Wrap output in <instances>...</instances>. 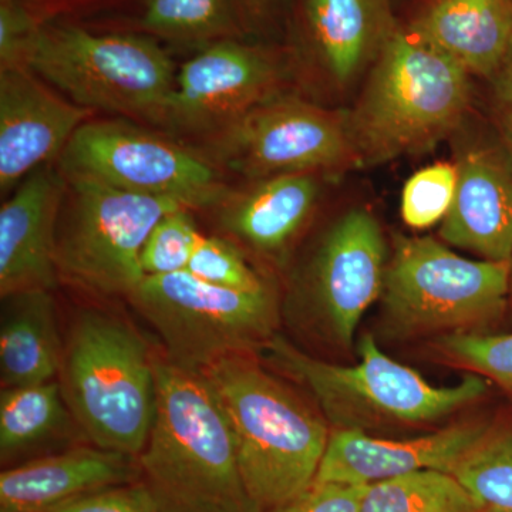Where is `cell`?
<instances>
[{
    "label": "cell",
    "instance_id": "obj_2",
    "mask_svg": "<svg viewBox=\"0 0 512 512\" xmlns=\"http://www.w3.org/2000/svg\"><path fill=\"white\" fill-rule=\"evenodd\" d=\"M468 77L412 30L397 29L348 114L360 167L423 153L451 136L470 103Z\"/></svg>",
    "mask_w": 512,
    "mask_h": 512
},
{
    "label": "cell",
    "instance_id": "obj_27",
    "mask_svg": "<svg viewBox=\"0 0 512 512\" xmlns=\"http://www.w3.org/2000/svg\"><path fill=\"white\" fill-rule=\"evenodd\" d=\"M457 183L456 163H434L414 173L404 184L400 200L404 224L426 229L443 222L456 197Z\"/></svg>",
    "mask_w": 512,
    "mask_h": 512
},
{
    "label": "cell",
    "instance_id": "obj_30",
    "mask_svg": "<svg viewBox=\"0 0 512 512\" xmlns=\"http://www.w3.org/2000/svg\"><path fill=\"white\" fill-rule=\"evenodd\" d=\"M187 272L208 284L237 291L256 292L268 288L241 251L227 239L218 237L202 235Z\"/></svg>",
    "mask_w": 512,
    "mask_h": 512
},
{
    "label": "cell",
    "instance_id": "obj_11",
    "mask_svg": "<svg viewBox=\"0 0 512 512\" xmlns=\"http://www.w3.org/2000/svg\"><path fill=\"white\" fill-rule=\"evenodd\" d=\"M217 136L224 163L251 180L360 167L348 114L288 94L264 101Z\"/></svg>",
    "mask_w": 512,
    "mask_h": 512
},
{
    "label": "cell",
    "instance_id": "obj_26",
    "mask_svg": "<svg viewBox=\"0 0 512 512\" xmlns=\"http://www.w3.org/2000/svg\"><path fill=\"white\" fill-rule=\"evenodd\" d=\"M450 474L481 512H512L511 431H490Z\"/></svg>",
    "mask_w": 512,
    "mask_h": 512
},
{
    "label": "cell",
    "instance_id": "obj_15",
    "mask_svg": "<svg viewBox=\"0 0 512 512\" xmlns=\"http://www.w3.org/2000/svg\"><path fill=\"white\" fill-rule=\"evenodd\" d=\"M67 180L52 163L37 168L0 208V295L53 291L56 232Z\"/></svg>",
    "mask_w": 512,
    "mask_h": 512
},
{
    "label": "cell",
    "instance_id": "obj_28",
    "mask_svg": "<svg viewBox=\"0 0 512 512\" xmlns=\"http://www.w3.org/2000/svg\"><path fill=\"white\" fill-rule=\"evenodd\" d=\"M437 348L454 365L497 383L512 397V333H450L441 336Z\"/></svg>",
    "mask_w": 512,
    "mask_h": 512
},
{
    "label": "cell",
    "instance_id": "obj_20",
    "mask_svg": "<svg viewBox=\"0 0 512 512\" xmlns=\"http://www.w3.org/2000/svg\"><path fill=\"white\" fill-rule=\"evenodd\" d=\"M407 28L470 76L494 79L512 46V0H426Z\"/></svg>",
    "mask_w": 512,
    "mask_h": 512
},
{
    "label": "cell",
    "instance_id": "obj_8",
    "mask_svg": "<svg viewBox=\"0 0 512 512\" xmlns=\"http://www.w3.org/2000/svg\"><path fill=\"white\" fill-rule=\"evenodd\" d=\"M128 301L156 330L165 357L185 369L204 372L274 338L276 301L269 286L237 291L183 271L144 276Z\"/></svg>",
    "mask_w": 512,
    "mask_h": 512
},
{
    "label": "cell",
    "instance_id": "obj_7",
    "mask_svg": "<svg viewBox=\"0 0 512 512\" xmlns=\"http://www.w3.org/2000/svg\"><path fill=\"white\" fill-rule=\"evenodd\" d=\"M511 262L471 261L434 238L397 237L382 292L400 336L478 332L510 302Z\"/></svg>",
    "mask_w": 512,
    "mask_h": 512
},
{
    "label": "cell",
    "instance_id": "obj_37",
    "mask_svg": "<svg viewBox=\"0 0 512 512\" xmlns=\"http://www.w3.org/2000/svg\"><path fill=\"white\" fill-rule=\"evenodd\" d=\"M510 303L512 308V259H511V274H510Z\"/></svg>",
    "mask_w": 512,
    "mask_h": 512
},
{
    "label": "cell",
    "instance_id": "obj_34",
    "mask_svg": "<svg viewBox=\"0 0 512 512\" xmlns=\"http://www.w3.org/2000/svg\"><path fill=\"white\" fill-rule=\"evenodd\" d=\"M495 100H497L498 119L503 130L512 160V46L507 59L495 74Z\"/></svg>",
    "mask_w": 512,
    "mask_h": 512
},
{
    "label": "cell",
    "instance_id": "obj_5",
    "mask_svg": "<svg viewBox=\"0 0 512 512\" xmlns=\"http://www.w3.org/2000/svg\"><path fill=\"white\" fill-rule=\"evenodd\" d=\"M30 70L77 106L167 126L177 70L156 37L43 23Z\"/></svg>",
    "mask_w": 512,
    "mask_h": 512
},
{
    "label": "cell",
    "instance_id": "obj_3",
    "mask_svg": "<svg viewBox=\"0 0 512 512\" xmlns=\"http://www.w3.org/2000/svg\"><path fill=\"white\" fill-rule=\"evenodd\" d=\"M60 389L84 439L138 457L157 406L156 356L126 320L100 309L74 318L63 345Z\"/></svg>",
    "mask_w": 512,
    "mask_h": 512
},
{
    "label": "cell",
    "instance_id": "obj_10",
    "mask_svg": "<svg viewBox=\"0 0 512 512\" xmlns=\"http://www.w3.org/2000/svg\"><path fill=\"white\" fill-rule=\"evenodd\" d=\"M66 178H84L190 210L220 207L231 192L210 160L120 120H89L57 160Z\"/></svg>",
    "mask_w": 512,
    "mask_h": 512
},
{
    "label": "cell",
    "instance_id": "obj_36",
    "mask_svg": "<svg viewBox=\"0 0 512 512\" xmlns=\"http://www.w3.org/2000/svg\"><path fill=\"white\" fill-rule=\"evenodd\" d=\"M278 12V10H285L293 8L296 0H266Z\"/></svg>",
    "mask_w": 512,
    "mask_h": 512
},
{
    "label": "cell",
    "instance_id": "obj_31",
    "mask_svg": "<svg viewBox=\"0 0 512 512\" xmlns=\"http://www.w3.org/2000/svg\"><path fill=\"white\" fill-rule=\"evenodd\" d=\"M42 25L22 0H0V70L30 69Z\"/></svg>",
    "mask_w": 512,
    "mask_h": 512
},
{
    "label": "cell",
    "instance_id": "obj_22",
    "mask_svg": "<svg viewBox=\"0 0 512 512\" xmlns=\"http://www.w3.org/2000/svg\"><path fill=\"white\" fill-rule=\"evenodd\" d=\"M276 10L266 0H141L134 32L201 47L254 39Z\"/></svg>",
    "mask_w": 512,
    "mask_h": 512
},
{
    "label": "cell",
    "instance_id": "obj_32",
    "mask_svg": "<svg viewBox=\"0 0 512 512\" xmlns=\"http://www.w3.org/2000/svg\"><path fill=\"white\" fill-rule=\"evenodd\" d=\"M47 512H158L141 481L101 488L57 505Z\"/></svg>",
    "mask_w": 512,
    "mask_h": 512
},
{
    "label": "cell",
    "instance_id": "obj_38",
    "mask_svg": "<svg viewBox=\"0 0 512 512\" xmlns=\"http://www.w3.org/2000/svg\"><path fill=\"white\" fill-rule=\"evenodd\" d=\"M0 512H19V511L0 510Z\"/></svg>",
    "mask_w": 512,
    "mask_h": 512
},
{
    "label": "cell",
    "instance_id": "obj_21",
    "mask_svg": "<svg viewBox=\"0 0 512 512\" xmlns=\"http://www.w3.org/2000/svg\"><path fill=\"white\" fill-rule=\"evenodd\" d=\"M320 175L279 174L254 180L222 202L225 231L265 255H279L301 232L320 195Z\"/></svg>",
    "mask_w": 512,
    "mask_h": 512
},
{
    "label": "cell",
    "instance_id": "obj_9",
    "mask_svg": "<svg viewBox=\"0 0 512 512\" xmlns=\"http://www.w3.org/2000/svg\"><path fill=\"white\" fill-rule=\"evenodd\" d=\"M66 180L56 232L59 278L94 295L128 298L143 281L141 251L151 229L185 207L84 178Z\"/></svg>",
    "mask_w": 512,
    "mask_h": 512
},
{
    "label": "cell",
    "instance_id": "obj_29",
    "mask_svg": "<svg viewBox=\"0 0 512 512\" xmlns=\"http://www.w3.org/2000/svg\"><path fill=\"white\" fill-rule=\"evenodd\" d=\"M201 237L188 208L164 215L151 229L141 251L144 276L187 271Z\"/></svg>",
    "mask_w": 512,
    "mask_h": 512
},
{
    "label": "cell",
    "instance_id": "obj_14",
    "mask_svg": "<svg viewBox=\"0 0 512 512\" xmlns=\"http://www.w3.org/2000/svg\"><path fill=\"white\" fill-rule=\"evenodd\" d=\"M30 69L0 70V191L62 156L93 111L53 92Z\"/></svg>",
    "mask_w": 512,
    "mask_h": 512
},
{
    "label": "cell",
    "instance_id": "obj_16",
    "mask_svg": "<svg viewBox=\"0 0 512 512\" xmlns=\"http://www.w3.org/2000/svg\"><path fill=\"white\" fill-rule=\"evenodd\" d=\"M490 431L485 423H463L399 441L375 439L360 430H335L329 436L315 483L370 485L416 471L451 473Z\"/></svg>",
    "mask_w": 512,
    "mask_h": 512
},
{
    "label": "cell",
    "instance_id": "obj_25",
    "mask_svg": "<svg viewBox=\"0 0 512 512\" xmlns=\"http://www.w3.org/2000/svg\"><path fill=\"white\" fill-rule=\"evenodd\" d=\"M360 512H481L450 473L416 471L370 484Z\"/></svg>",
    "mask_w": 512,
    "mask_h": 512
},
{
    "label": "cell",
    "instance_id": "obj_1",
    "mask_svg": "<svg viewBox=\"0 0 512 512\" xmlns=\"http://www.w3.org/2000/svg\"><path fill=\"white\" fill-rule=\"evenodd\" d=\"M157 406L140 481L158 512H262L245 487L237 441L204 372L156 356Z\"/></svg>",
    "mask_w": 512,
    "mask_h": 512
},
{
    "label": "cell",
    "instance_id": "obj_35",
    "mask_svg": "<svg viewBox=\"0 0 512 512\" xmlns=\"http://www.w3.org/2000/svg\"><path fill=\"white\" fill-rule=\"evenodd\" d=\"M33 15L42 23L52 20L63 19L66 10L77 8V6L89 5L96 0H22Z\"/></svg>",
    "mask_w": 512,
    "mask_h": 512
},
{
    "label": "cell",
    "instance_id": "obj_13",
    "mask_svg": "<svg viewBox=\"0 0 512 512\" xmlns=\"http://www.w3.org/2000/svg\"><path fill=\"white\" fill-rule=\"evenodd\" d=\"M386 242L372 212L355 208L326 232L309 282L316 308L340 345H352L367 309L382 296Z\"/></svg>",
    "mask_w": 512,
    "mask_h": 512
},
{
    "label": "cell",
    "instance_id": "obj_17",
    "mask_svg": "<svg viewBox=\"0 0 512 512\" xmlns=\"http://www.w3.org/2000/svg\"><path fill=\"white\" fill-rule=\"evenodd\" d=\"M299 43L339 87L355 83L394 35L392 0H296Z\"/></svg>",
    "mask_w": 512,
    "mask_h": 512
},
{
    "label": "cell",
    "instance_id": "obj_4",
    "mask_svg": "<svg viewBox=\"0 0 512 512\" xmlns=\"http://www.w3.org/2000/svg\"><path fill=\"white\" fill-rule=\"evenodd\" d=\"M204 373L228 414L256 507L271 511L305 493L328 446L323 420L251 355L227 357Z\"/></svg>",
    "mask_w": 512,
    "mask_h": 512
},
{
    "label": "cell",
    "instance_id": "obj_23",
    "mask_svg": "<svg viewBox=\"0 0 512 512\" xmlns=\"http://www.w3.org/2000/svg\"><path fill=\"white\" fill-rule=\"evenodd\" d=\"M2 299V389L52 382L59 376L64 345L52 291L20 292Z\"/></svg>",
    "mask_w": 512,
    "mask_h": 512
},
{
    "label": "cell",
    "instance_id": "obj_19",
    "mask_svg": "<svg viewBox=\"0 0 512 512\" xmlns=\"http://www.w3.org/2000/svg\"><path fill=\"white\" fill-rule=\"evenodd\" d=\"M138 457L93 446L36 458L0 474V510L47 512L101 488L140 481Z\"/></svg>",
    "mask_w": 512,
    "mask_h": 512
},
{
    "label": "cell",
    "instance_id": "obj_24",
    "mask_svg": "<svg viewBox=\"0 0 512 512\" xmlns=\"http://www.w3.org/2000/svg\"><path fill=\"white\" fill-rule=\"evenodd\" d=\"M59 382L8 387L0 393V456H18L72 430Z\"/></svg>",
    "mask_w": 512,
    "mask_h": 512
},
{
    "label": "cell",
    "instance_id": "obj_6",
    "mask_svg": "<svg viewBox=\"0 0 512 512\" xmlns=\"http://www.w3.org/2000/svg\"><path fill=\"white\" fill-rule=\"evenodd\" d=\"M261 350L313 394L335 430L365 431L384 424L444 419L477 402L488 389V380L476 373L457 386H433L384 355L372 335L360 339V362L355 366L323 362L278 335Z\"/></svg>",
    "mask_w": 512,
    "mask_h": 512
},
{
    "label": "cell",
    "instance_id": "obj_12",
    "mask_svg": "<svg viewBox=\"0 0 512 512\" xmlns=\"http://www.w3.org/2000/svg\"><path fill=\"white\" fill-rule=\"evenodd\" d=\"M289 59V50L254 39L201 47L177 72L167 126L217 136L281 94Z\"/></svg>",
    "mask_w": 512,
    "mask_h": 512
},
{
    "label": "cell",
    "instance_id": "obj_33",
    "mask_svg": "<svg viewBox=\"0 0 512 512\" xmlns=\"http://www.w3.org/2000/svg\"><path fill=\"white\" fill-rule=\"evenodd\" d=\"M365 484L313 483L305 493L266 512H360Z\"/></svg>",
    "mask_w": 512,
    "mask_h": 512
},
{
    "label": "cell",
    "instance_id": "obj_18",
    "mask_svg": "<svg viewBox=\"0 0 512 512\" xmlns=\"http://www.w3.org/2000/svg\"><path fill=\"white\" fill-rule=\"evenodd\" d=\"M458 183L440 237L487 261L512 259V160L491 147H468L457 161Z\"/></svg>",
    "mask_w": 512,
    "mask_h": 512
}]
</instances>
